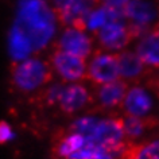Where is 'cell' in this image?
I'll use <instances>...</instances> for the list:
<instances>
[{
    "mask_svg": "<svg viewBox=\"0 0 159 159\" xmlns=\"http://www.w3.org/2000/svg\"><path fill=\"white\" fill-rule=\"evenodd\" d=\"M10 34L25 41L33 53L39 51L55 34V14L45 0H20Z\"/></svg>",
    "mask_w": 159,
    "mask_h": 159,
    "instance_id": "6da1fadb",
    "label": "cell"
},
{
    "mask_svg": "<svg viewBox=\"0 0 159 159\" xmlns=\"http://www.w3.org/2000/svg\"><path fill=\"white\" fill-rule=\"evenodd\" d=\"M51 80V69L39 58H26L14 66V85L23 92H33Z\"/></svg>",
    "mask_w": 159,
    "mask_h": 159,
    "instance_id": "7a4b0ae2",
    "label": "cell"
},
{
    "mask_svg": "<svg viewBox=\"0 0 159 159\" xmlns=\"http://www.w3.org/2000/svg\"><path fill=\"white\" fill-rule=\"evenodd\" d=\"M97 6H100L98 0H54L58 20L81 30H86V18Z\"/></svg>",
    "mask_w": 159,
    "mask_h": 159,
    "instance_id": "3957f363",
    "label": "cell"
},
{
    "mask_svg": "<svg viewBox=\"0 0 159 159\" xmlns=\"http://www.w3.org/2000/svg\"><path fill=\"white\" fill-rule=\"evenodd\" d=\"M86 78L96 85L108 84L120 78L116 54L97 51L86 69Z\"/></svg>",
    "mask_w": 159,
    "mask_h": 159,
    "instance_id": "277c9868",
    "label": "cell"
},
{
    "mask_svg": "<svg viewBox=\"0 0 159 159\" xmlns=\"http://www.w3.org/2000/svg\"><path fill=\"white\" fill-rule=\"evenodd\" d=\"M123 136H124V120L120 117L105 119L97 121L92 135L89 139H86V142L94 143L107 151L109 147L120 143Z\"/></svg>",
    "mask_w": 159,
    "mask_h": 159,
    "instance_id": "5b68a950",
    "label": "cell"
},
{
    "mask_svg": "<svg viewBox=\"0 0 159 159\" xmlns=\"http://www.w3.org/2000/svg\"><path fill=\"white\" fill-rule=\"evenodd\" d=\"M97 41L104 50H121L134 41L125 20L108 22L96 31Z\"/></svg>",
    "mask_w": 159,
    "mask_h": 159,
    "instance_id": "8992f818",
    "label": "cell"
},
{
    "mask_svg": "<svg viewBox=\"0 0 159 159\" xmlns=\"http://www.w3.org/2000/svg\"><path fill=\"white\" fill-rule=\"evenodd\" d=\"M51 65L54 70L66 81H77L86 77L85 59L66 51L55 49L51 55Z\"/></svg>",
    "mask_w": 159,
    "mask_h": 159,
    "instance_id": "52a82bcc",
    "label": "cell"
},
{
    "mask_svg": "<svg viewBox=\"0 0 159 159\" xmlns=\"http://www.w3.org/2000/svg\"><path fill=\"white\" fill-rule=\"evenodd\" d=\"M55 47L58 50L66 51L69 54L77 55V57H81L85 59L92 53L93 42L89 35H86L85 30L69 27V29L63 31V34L58 39Z\"/></svg>",
    "mask_w": 159,
    "mask_h": 159,
    "instance_id": "ba28073f",
    "label": "cell"
},
{
    "mask_svg": "<svg viewBox=\"0 0 159 159\" xmlns=\"http://www.w3.org/2000/svg\"><path fill=\"white\" fill-rule=\"evenodd\" d=\"M119 63V74L125 82H138L146 78L150 73V67L139 58L134 51H120L116 54Z\"/></svg>",
    "mask_w": 159,
    "mask_h": 159,
    "instance_id": "9c48e42d",
    "label": "cell"
},
{
    "mask_svg": "<svg viewBox=\"0 0 159 159\" xmlns=\"http://www.w3.org/2000/svg\"><path fill=\"white\" fill-rule=\"evenodd\" d=\"M128 92V82L116 80L113 82L102 84L96 90V100L101 109H111L121 105Z\"/></svg>",
    "mask_w": 159,
    "mask_h": 159,
    "instance_id": "30bf717a",
    "label": "cell"
},
{
    "mask_svg": "<svg viewBox=\"0 0 159 159\" xmlns=\"http://www.w3.org/2000/svg\"><path fill=\"white\" fill-rule=\"evenodd\" d=\"M121 105L127 116L143 117L152 108V100L143 88L134 86V88L128 89Z\"/></svg>",
    "mask_w": 159,
    "mask_h": 159,
    "instance_id": "8fae6325",
    "label": "cell"
},
{
    "mask_svg": "<svg viewBox=\"0 0 159 159\" xmlns=\"http://www.w3.org/2000/svg\"><path fill=\"white\" fill-rule=\"evenodd\" d=\"M136 54L150 69L159 67V30L151 29L140 38L136 46Z\"/></svg>",
    "mask_w": 159,
    "mask_h": 159,
    "instance_id": "7c38bea8",
    "label": "cell"
},
{
    "mask_svg": "<svg viewBox=\"0 0 159 159\" xmlns=\"http://www.w3.org/2000/svg\"><path fill=\"white\" fill-rule=\"evenodd\" d=\"M90 101V94L85 86L74 84L63 88L61 98H59V107L63 112L73 113L75 111H80L81 108Z\"/></svg>",
    "mask_w": 159,
    "mask_h": 159,
    "instance_id": "4fadbf2b",
    "label": "cell"
},
{
    "mask_svg": "<svg viewBox=\"0 0 159 159\" xmlns=\"http://www.w3.org/2000/svg\"><path fill=\"white\" fill-rule=\"evenodd\" d=\"M120 159H159V142L140 144L128 142Z\"/></svg>",
    "mask_w": 159,
    "mask_h": 159,
    "instance_id": "5bb4252c",
    "label": "cell"
},
{
    "mask_svg": "<svg viewBox=\"0 0 159 159\" xmlns=\"http://www.w3.org/2000/svg\"><path fill=\"white\" fill-rule=\"evenodd\" d=\"M158 125V120L152 117H138V116H127L124 120V135L127 138L135 139L151 127Z\"/></svg>",
    "mask_w": 159,
    "mask_h": 159,
    "instance_id": "9a60e30c",
    "label": "cell"
},
{
    "mask_svg": "<svg viewBox=\"0 0 159 159\" xmlns=\"http://www.w3.org/2000/svg\"><path fill=\"white\" fill-rule=\"evenodd\" d=\"M85 143H86V139L82 135L71 132L70 135H67L66 138H63L58 143V146L55 147V152L59 157L67 159V157H70L73 152L78 151L81 147H84Z\"/></svg>",
    "mask_w": 159,
    "mask_h": 159,
    "instance_id": "2e32d148",
    "label": "cell"
},
{
    "mask_svg": "<svg viewBox=\"0 0 159 159\" xmlns=\"http://www.w3.org/2000/svg\"><path fill=\"white\" fill-rule=\"evenodd\" d=\"M98 121V119L92 117V116H86V117H81L78 120H75L73 124L70 125V131L75 134L82 135L85 139H89V136L92 135L94 127H96Z\"/></svg>",
    "mask_w": 159,
    "mask_h": 159,
    "instance_id": "e0dca14e",
    "label": "cell"
},
{
    "mask_svg": "<svg viewBox=\"0 0 159 159\" xmlns=\"http://www.w3.org/2000/svg\"><path fill=\"white\" fill-rule=\"evenodd\" d=\"M104 152L105 151L100 146L90 143V142H86L84 147H81L78 151H75L70 157H67V159H94Z\"/></svg>",
    "mask_w": 159,
    "mask_h": 159,
    "instance_id": "ac0fdd59",
    "label": "cell"
},
{
    "mask_svg": "<svg viewBox=\"0 0 159 159\" xmlns=\"http://www.w3.org/2000/svg\"><path fill=\"white\" fill-rule=\"evenodd\" d=\"M62 90H63V86L62 85H54L49 88L45 93V98L49 104H54V102H59V98H61V94H62Z\"/></svg>",
    "mask_w": 159,
    "mask_h": 159,
    "instance_id": "d6986e66",
    "label": "cell"
},
{
    "mask_svg": "<svg viewBox=\"0 0 159 159\" xmlns=\"http://www.w3.org/2000/svg\"><path fill=\"white\" fill-rule=\"evenodd\" d=\"M146 81L151 89H154L157 94L159 96V67L157 69H151L148 75L146 77Z\"/></svg>",
    "mask_w": 159,
    "mask_h": 159,
    "instance_id": "ffe728a7",
    "label": "cell"
},
{
    "mask_svg": "<svg viewBox=\"0 0 159 159\" xmlns=\"http://www.w3.org/2000/svg\"><path fill=\"white\" fill-rule=\"evenodd\" d=\"M98 2H100V6L109 7V8H115V10L124 12L125 7L128 6V3L131 0H98Z\"/></svg>",
    "mask_w": 159,
    "mask_h": 159,
    "instance_id": "44dd1931",
    "label": "cell"
},
{
    "mask_svg": "<svg viewBox=\"0 0 159 159\" xmlns=\"http://www.w3.org/2000/svg\"><path fill=\"white\" fill-rule=\"evenodd\" d=\"M12 138V129L6 121L0 123V143H6Z\"/></svg>",
    "mask_w": 159,
    "mask_h": 159,
    "instance_id": "7402d4cb",
    "label": "cell"
},
{
    "mask_svg": "<svg viewBox=\"0 0 159 159\" xmlns=\"http://www.w3.org/2000/svg\"><path fill=\"white\" fill-rule=\"evenodd\" d=\"M94 159H113V157L112 155H109V154H107V152H104V154H101L100 157H97Z\"/></svg>",
    "mask_w": 159,
    "mask_h": 159,
    "instance_id": "603a6c76",
    "label": "cell"
},
{
    "mask_svg": "<svg viewBox=\"0 0 159 159\" xmlns=\"http://www.w3.org/2000/svg\"><path fill=\"white\" fill-rule=\"evenodd\" d=\"M152 29H158V30H159V20H158L157 23H155V26L152 27Z\"/></svg>",
    "mask_w": 159,
    "mask_h": 159,
    "instance_id": "cb8c5ba5",
    "label": "cell"
}]
</instances>
